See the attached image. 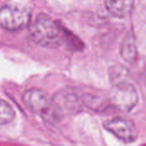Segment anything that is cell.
Returning <instances> with one entry per match:
<instances>
[{"label": "cell", "instance_id": "52a82bcc", "mask_svg": "<svg viewBox=\"0 0 146 146\" xmlns=\"http://www.w3.org/2000/svg\"><path fill=\"white\" fill-rule=\"evenodd\" d=\"M105 7L115 17H127L133 9V0H105Z\"/></svg>", "mask_w": 146, "mask_h": 146}, {"label": "cell", "instance_id": "7a4b0ae2", "mask_svg": "<svg viewBox=\"0 0 146 146\" xmlns=\"http://www.w3.org/2000/svg\"><path fill=\"white\" fill-rule=\"evenodd\" d=\"M23 100L31 112L41 116L48 123H56L60 120V116L54 105V100L49 98L46 91L36 88L29 89L24 92Z\"/></svg>", "mask_w": 146, "mask_h": 146}, {"label": "cell", "instance_id": "6da1fadb", "mask_svg": "<svg viewBox=\"0 0 146 146\" xmlns=\"http://www.w3.org/2000/svg\"><path fill=\"white\" fill-rule=\"evenodd\" d=\"M31 39L46 48H58L64 41V27L46 14H39L29 25Z\"/></svg>", "mask_w": 146, "mask_h": 146}, {"label": "cell", "instance_id": "ba28073f", "mask_svg": "<svg viewBox=\"0 0 146 146\" xmlns=\"http://www.w3.org/2000/svg\"><path fill=\"white\" fill-rule=\"evenodd\" d=\"M121 56L122 58L130 64H133L137 59V47H136V39L132 31L128 32L122 41L121 44Z\"/></svg>", "mask_w": 146, "mask_h": 146}, {"label": "cell", "instance_id": "3957f363", "mask_svg": "<svg viewBox=\"0 0 146 146\" xmlns=\"http://www.w3.org/2000/svg\"><path fill=\"white\" fill-rule=\"evenodd\" d=\"M31 24V11L17 5H3L0 10V25L8 31H21Z\"/></svg>", "mask_w": 146, "mask_h": 146}, {"label": "cell", "instance_id": "5b68a950", "mask_svg": "<svg viewBox=\"0 0 146 146\" xmlns=\"http://www.w3.org/2000/svg\"><path fill=\"white\" fill-rule=\"evenodd\" d=\"M104 128L117 137L123 143H132L138 137L137 128L130 119L125 117H113L103 123Z\"/></svg>", "mask_w": 146, "mask_h": 146}, {"label": "cell", "instance_id": "277c9868", "mask_svg": "<svg viewBox=\"0 0 146 146\" xmlns=\"http://www.w3.org/2000/svg\"><path fill=\"white\" fill-rule=\"evenodd\" d=\"M138 102V95L131 82L114 84L110 91L108 104L116 111L129 112Z\"/></svg>", "mask_w": 146, "mask_h": 146}, {"label": "cell", "instance_id": "9c48e42d", "mask_svg": "<svg viewBox=\"0 0 146 146\" xmlns=\"http://www.w3.org/2000/svg\"><path fill=\"white\" fill-rule=\"evenodd\" d=\"M108 76L110 80L112 81V84H119V83H124V82H129V71L123 67V66H112L108 70Z\"/></svg>", "mask_w": 146, "mask_h": 146}, {"label": "cell", "instance_id": "8fae6325", "mask_svg": "<svg viewBox=\"0 0 146 146\" xmlns=\"http://www.w3.org/2000/svg\"><path fill=\"white\" fill-rule=\"evenodd\" d=\"M64 35H65V41H67L68 46L74 49V50H80L83 48V43L72 33H70L65 27H64Z\"/></svg>", "mask_w": 146, "mask_h": 146}, {"label": "cell", "instance_id": "8992f818", "mask_svg": "<svg viewBox=\"0 0 146 146\" xmlns=\"http://www.w3.org/2000/svg\"><path fill=\"white\" fill-rule=\"evenodd\" d=\"M52 100L60 117L65 113H72L73 110H76L79 105V99L75 92L67 90H60L59 92H57L54 96Z\"/></svg>", "mask_w": 146, "mask_h": 146}, {"label": "cell", "instance_id": "30bf717a", "mask_svg": "<svg viewBox=\"0 0 146 146\" xmlns=\"http://www.w3.org/2000/svg\"><path fill=\"white\" fill-rule=\"evenodd\" d=\"M14 117H15V111L6 100L2 99L0 103V124L5 125L11 122Z\"/></svg>", "mask_w": 146, "mask_h": 146}]
</instances>
